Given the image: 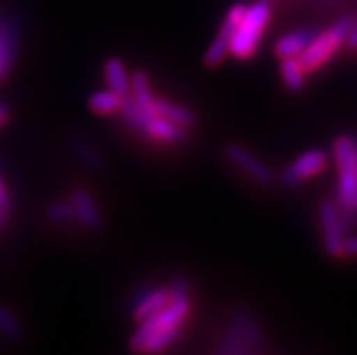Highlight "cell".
Listing matches in <instances>:
<instances>
[{"mask_svg":"<svg viewBox=\"0 0 357 355\" xmlns=\"http://www.w3.org/2000/svg\"><path fill=\"white\" fill-rule=\"evenodd\" d=\"M172 301L147 319L132 333L131 350L142 354H158L167 350L180 338L183 323L190 314V294L185 279H176L171 285Z\"/></svg>","mask_w":357,"mask_h":355,"instance_id":"1","label":"cell"},{"mask_svg":"<svg viewBox=\"0 0 357 355\" xmlns=\"http://www.w3.org/2000/svg\"><path fill=\"white\" fill-rule=\"evenodd\" d=\"M332 154L337 167L335 205L340 209L347 232L357 223V144L352 135H340L334 139Z\"/></svg>","mask_w":357,"mask_h":355,"instance_id":"2","label":"cell"},{"mask_svg":"<svg viewBox=\"0 0 357 355\" xmlns=\"http://www.w3.org/2000/svg\"><path fill=\"white\" fill-rule=\"evenodd\" d=\"M265 335L258 317L249 308H236L218 338V352L225 355H245L263 352Z\"/></svg>","mask_w":357,"mask_h":355,"instance_id":"3","label":"cell"},{"mask_svg":"<svg viewBox=\"0 0 357 355\" xmlns=\"http://www.w3.org/2000/svg\"><path fill=\"white\" fill-rule=\"evenodd\" d=\"M272 17V8L268 0H258L247 8L243 18L236 27L231 42V54L238 60L252 59L259 47L263 33L267 29Z\"/></svg>","mask_w":357,"mask_h":355,"instance_id":"4","label":"cell"},{"mask_svg":"<svg viewBox=\"0 0 357 355\" xmlns=\"http://www.w3.org/2000/svg\"><path fill=\"white\" fill-rule=\"evenodd\" d=\"M352 22L354 17H343L334 26L326 27L325 31L314 35L310 44L307 45V50L298 56L305 71L314 73L321 69L347 44V36H349Z\"/></svg>","mask_w":357,"mask_h":355,"instance_id":"5","label":"cell"},{"mask_svg":"<svg viewBox=\"0 0 357 355\" xmlns=\"http://www.w3.org/2000/svg\"><path fill=\"white\" fill-rule=\"evenodd\" d=\"M247 8H249V4H245V2H238V4L229 8L216 38H214L213 44L208 45L207 51H205L204 62L207 68H218V66H222L223 60L231 54L232 36H234L236 27H238L240 20L243 18Z\"/></svg>","mask_w":357,"mask_h":355,"instance_id":"6","label":"cell"},{"mask_svg":"<svg viewBox=\"0 0 357 355\" xmlns=\"http://www.w3.org/2000/svg\"><path fill=\"white\" fill-rule=\"evenodd\" d=\"M319 223H321L323 245L326 254L331 257H343L347 229L334 199H323L319 203Z\"/></svg>","mask_w":357,"mask_h":355,"instance_id":"7","label":"cell"},{"mask_svg":"<svg viewBox=\"0 0 357 355\" xmlns=\"http://www.w3.org/2000/svg\"><path fill=\"white\" fill-rule=\"evenodd\" d=\"M331 158L323 149H310L307 153L299 154L294 162L281 172V183L285 187H296L303 181L310 180L314 176L321 174L328 167Z\"/></svg>","mask_w":357,"mask_h":355,"instance_id":"8","label":"cell"},{"mask_svg":"<svg viewBox=\"0 0 357 355\" xmlns=\"http://www.w3.org/2000/svg\"><path fill=\"white\" fill-rule=\"evenodd\" d=\"M225 156L229 162L234 163L240 171H243L254 181H258L261 185H271L274 181V172H272L271 167L261 162L258 156H254L249 149H245L243 145H227Z\"/></svg>","mask_w":357,"mask_h":355,"instance_id":"9","label":"cell"},{"mask_svg":"<svg viewBox=\"0 0 357 355\" xmlns=\"http://www.w3.org/2000/svg\"><path fill=\"white\" fill-rule=\"evenodd\" d=\"M171 301H172L171 287L144 288V290L135 297V301H132V317L140 323V321L147 319L149 315L156 314V312H160L162 308H165Z\"/></svg>","mask_w":357,"mask_h":355,"instance_id":"10","label":"cell"},{"mask_svg":"<svg viewBox=\"0 0 357 355\" xmlns=\"http://www.w3.org/2000/svg\"><path fill=\"white\" fill-rule=\"evenodd\" d=\"M142 135H145L151 142H156V144H165V145H176L185 142L187 138V129L185 127L178 126L174 121L167 120V118L158 116L154 114L147 126L144 127Z\"/></svg>","mask_w":357,"mask_h":355,"instance_id":"11","label":"cell"},{"mask_svg":"<svg viewBox=\"0 0 357 355\" xmlns=\"http://www.w3.org/2000/svg\"><path fill=\"white\" fill-rule=\"evenodd\" d=\"M71 203L75 207V214H77V221H80L82 225L87 230H100L102 227V214L96 205L95 198L91 196L87 189H75L71 192Z\"/></svg>","mask_w":357,"mask_h":355,"instance_id":"12","label":"cell"},{"mask_svg":"<svg viewBox=\"0 0 357 355\" xmlns=\"http://www.w3.org/2000/svg\"><path fill=\"white\" fill-rule=\"evenodd\" d=\"M17 51V29L11 18L0 15V82L11 71Z\"/></svg>","mask_w":357,"mask_h":355,"instance_id":"13","label":"cell"},{"mask_svg":"<svg viewBox=\"0 0 357 355\" xmlns=\"http://www.w3.org/2000/svg\"><path fill=\"white\" fill-rule=\"evenodd\" d=\"M316 33L310 31V29H296L292 33H287L276 42L274 45V53L280 60L285 59H298L299 54L307 50V45L310 44V40L314 38Z\"/></svg>","mask_w":357,"mask_h":355,"instance_id":"14","label":"cell"},{"mask_svg":"<svg viewBox=\"0 0 357 355\" xmlns=\"http://www.w3.org/2000/svg\"><path fill=\"white\" fill-rule=\"evenodd\" d=\"M104 77L109 89L118 93V95L123 96V98L131 95V77H129V73H127L126 63L120 59L111 56V59L105 60Z\"/></svg>","mask_w":357,"mask_h":355,"instance_id":"15","label":"cell"},{"mask_svg":"<svg viewBox=\"0 0 357 355\" xmlns=\"http://www.w3.org/2000/svg\"><path fill=\"white\" fill-rule=\"evenodd\" d=\"M154 113L158 114V116H163V118H167V120L174 121V123H178V126L185 127V129L196 126V120H198L196 114L192 113L189 107L176 104V102H171V100H163V98L154 100Z\"/></svg>","mask_w":357,"mask_h":355,"instance_id":"16","label":"cell"},{"mask_svg":"<svg viewBox=\"0 0 357 355\" xmlns=\"http://www.w3.org/2000/svg\"><path fill=\"white\" fill-rule=\"evenodd\" d=\"M89 109L95 114L100 116H111L114 113H120V109L123 105V96H120L118 93L107 89L95 91L93 95L89 96Z\"/></svg>","mask_w":357,"mask_h":355,"instance_id":"17","label":"cell"},{"mask_svg":"<svg viewBox=\"0 0 357 355\" xmlns=\"http://www.w3.org/2000/svg\"><path fill=\"white\" fill-rule=\"evenodd\" d=\"M307 75L308 73L305 71L299 59L281 60V80H283V86L292 91V93H298V91L303 89Z\"/></svg>","mask_w":357,"mask_h":355,"instance_id":"18","label":"cell"},{"mask_svg":"<svg viewBox=\"0 0 357 355\" xmlns=\"http://www.w3.org/2000/svg\"><path fill=\"white\" fill-rule=\"evenodd\" d=\"M71 149L73 153H75V156H77L87 169H91V171H100V169H102V156H100L98 149L91 144L87 138H84V136H73Z\"/></svg>","mask_w":357,"mask_h":355,"instance_id":"19","label":"cell"},{"mask_svg":"<svg viewBox=\"0 0 357 355\" xmlns=\"http://www.w3.org/2000/svg\"><path fill=\"white\" fill-rule=\"evenodd\" d=\"M131 96L138 102L140 105L147 109H153L154 111V95L153 89L149 86V78L144 71H135L131 75Z\"/></svg>","mask_w":357,"mask_h":355,"instance_id":"20","label":"cell"},{"mask_svg":"<svg viewBox=\"0 0 357 355\" xmlns=\"http://www.w3.org/2000/svg\"><path fill=\"white\" fill-rule=\"evenodd\" d=\"M47 218L53 223H59V225L77 221V214H75V207H73L71 199H59V202L51 203L50 207H47Z\"/></svg>","mask_w":357,"mask_h":355,"instance_id":"21","label":"cell"},{"mask_svg":"<svg viewBox=\"0 0 357 355\" xmlns=\"http://www.w3.org/2000/svg\"><path fill=\"white\" fill-rule=\"evenodd\" d=\"M0 333L9 339H18L22 335V324L6 306H0Z\"/></svg>","mask_w":357,"mask_h":355,"instance_id":"22","label":"cell"},{"mask_svg":"<svg viewBox=\"0 0 357 355\" xmlns=\"http://www.w3.org/2000/svg\"><path fill=\"white\" fill-rule=\"evenodd\" d=\"M347 50L352 51V53H357V17H354L352 27H350V33L347 36Z\"/></svg>","mask_w":357,"mask_h":355,"instance_id":"23","label":"cell"},{"mask_svg":"<svg viewBox=\"0 0 357 355\" xmlns=\"http://www.w3.org/2000/svg\"><path fill=\"white\" fill-rule=\"evenodd\" d=\"M343 257H357V236L344 239Z\"/></svg>","mask_w":357,"mask_h":355,"instance_id":"24","label":"cell"},{"mask_svg":"<svg viewBox=\"0 0 357 355\" xmlns=\"http://www.w3.org/2000/svg\"><path fill=\"white\" fill-rule=\"evenodd\" d=\"M0 205L6 209H11V198H9V192L8 189H6L2 176H0Z\"/></svg>","mask_w":357,"mask_h":355,"instance_id":"25","label":"cell"},{"mask_svg":"<svg viewBox=\"0 0 357 355\" xmlns=\"http://www.w3.org/2000/svg\"><path fill=\"white\" fill-rule=\"evenodd\" d=\"M9 121V111L2 102H0V127H4Z\"/></svg>","mask_w":357,"mask_h":355,"instance_id":"26","label":"cell"},{"mask_svg":"<svg viewBox=\"0 0 357 355\" xmlns=\"http://www.w3.org/2000/svg\"><path fill=\"white\" fill-rule=\"evenodd\" d=\"M8 214H9V209H6L0 205V229H2L6 223H8Z\"/></svg>","mask_w":357,"mask_h":355,"instance_id":"27","label":"cell"},{"mask_svg":"<svg viewBox=\"0 0 357 355\" xmlns=\"http://www.w3.org/2000/svg\"><path fill=\"white\" fill-rule=\"evenodd\" d=\"M352 136H354V139H356V144H357V129H356V133H354Z\"/></svg>","mask_w":357,"mask_h":355,"instance_id":"28","label":"cell"}]
</instances>
